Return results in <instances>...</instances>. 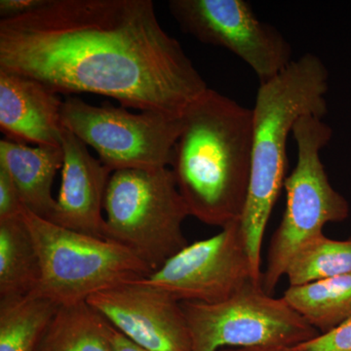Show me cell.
Listing matches in <instances>:
<instances>
[{
    "label": "cell",
    "instance_id": "cell-11",
    "mask_svg": "<svg viewBox=\"0 0 351 351\" xmlns=\"http://www.w3.org/2000/svg\"><path fill=\"white\" fill-rule=\"evenodd\" d=\"M86 302L114 329L145 350L191 351L181 302L141 279L101 291Z\"/></svg>",
    "mask_w": 351,
    "mask_h": 351
},
{
    "label": "cell",
    "instance_id": "cell-5",
    "mask_svg": "<svg viewBox=\"0 0 351 351\" xmlns=\"http://www.w3.org/2000/svg\"><path fill=\"white\" fill-rule=\"evenodd\" d=\"M292 134L297 165L284 182L285 213L270 240L262 276L263 289L271 295L298 251L323 234L327 223L343 221L350 214V203L332 188L321 160L320 152L332 138L331 127L321 117L304 115L297 120Z\"/></svg>",
    "mask_w": 351,
    "mask_h": 351
},
{
    "label": "cell",
    "instance_id": "cell-16",
    "mask_svg": "<svg viewBox=\"0 0 351 351\" xmlns=\"http://www.w3.org/2000/svg\"><path fill=\"white\" fill-rule=\"evenodd\" d=\"M40 274L38 250L22 215L0 221V298L32 294Z\"/></svg>",
    "mask_w": 351,
    "mask_h": 351
},
{
    "label": "cell",
    "instance_id": "cell-22",
    "mask_svg": "<svg viewBox=\"0 0 351 351\" xmlns=\"http://www.w3.org/2000/svg\"><path fill=\"white\" fill-rule=\"evenodd\" d=\"M46 0H1L0 16L1 20L15 19L40 8Z\"/></svg>",
    "mask_w": 351,
    "mask_h": 351
},
{
    "label": "cell",
    "instance_id": "cell-1",
    "mask_svg": "<svg viewBox=\"0 0 351 351\" xmlns=\"http://www.w3.org/2000/svg\"><path fill=\"white\" fill-rule=\"evenodd\" d=\"M0 71L180 117L209 89L152 0H46L1 20Z\"/></svg>",
    "mask_w": 351,
    "mask_h": 351
},
{
    "label": "cell",
    "instance_id": "cell-8",
    "mask_svg": "<svg viewBox=\"0 0 351 351\" xmlns=\"http://www.w3.org/2000/svg\"><path fill=\"white\" fill-rule=\"evenodd\" d=\"M61 119L64 128L93 147L112 172L170 167L182 130V117L133 113L108 101L93 106L78 98L63 101Z\"/></svg>",
    "mask_w": 351,
    "mask_h": 351
},
{
    "label": "cell",
    "instance_id": "cell-6",
    "mask_svg": "<svg viewBox=\"0 0 351 351\" xmlns=\"http://www.w3.org/2000/svg\"><path fill=\"white\" fill-rule=\"evenodd\" d=\"M104 209L106 239L123 245L156 271L188 246L189 211L171 168L114 171Z\"/></svg>",
    "mask_w": 351,
    "mask_h": 351
},
{
    "label": "cell",
    "instance_id": "cell-4",
    "mask_svg": "<svg viewBox=\"0 0 351 351\" xmlns=\"http://www.w3.org/2000/svg\"><path fill=\"white\" fill-rule=\"evenodd\" d=\"M40 261V279L31 295L69 306L101 291L145 278L152 269L134 252L112 240L73 232L22 212Z\"/></svg>",
    "mask_w": 351,
    "mask_h": 351
},
{
    "label": "cell",
    "instance_id": "cell-3",
    "mask_svg": "<svg viewBox=\"0 0 351 351\" xmlns=\"http://www.w3.org/2000/svg\"><path fill=\"white\" fill-rule=\"evenodd\" d=\"M329 71L316 55L306 53L282 73L258 87L253 108L250 186L240 228L252 267L262 280L265 228L285 182L287 141L304 115L324 119Z\"/></svg>",
    "mask_w": 351,
    "mask_h": 351
},
{
    "label": "cell",
    "instance_id": "cell-19",
    "mask_svg": "<svg viewBox=\"0 0 351 351\" xmlns=\"http://www.w3.org/2000/svg\"><path fill=\"white\" fill-rule=\"evenodd\" d=\"M351 274V239L335 240L324 233L302 246L289 265L290 286H301Z\"/></svg>",
    "mask_w": 351,
    "mask_h": 351
},
{
    "label": "cell",
    "instance_id": "cell-18",
    "mask_svg": "<svg viewBox=\"0 0 351 351\" xmlns=\"http://www.w3.org/2000/svg\"><path fill=\"white\" fill-rule=\"evenodd\" d=\"M59 307L34 295L0 298V351H36Z\"/></svg>",
    "mask_w": 351,
    "mask_h": 351
},
{
    "label": "cell",
    "instance_id": "cell-20",
    "mask_svg": "<svg viewBox=\"0 0 351 351\" xmlns=\"http://www.w3.org/2000/svg\"><path fill=\"white\" fill-rule=\"evenodd\" d=\"M298 348L302 351H351V319Z\"/></svg>",
    "mask_w": 351,
    "mask_h": 351
},
{
    "label": "cell",
    "instance_id": "cell-15",
    "mask_svg": "<svg viewBox=\"0 0 351 351\" xmlns=\"http://www.w3.org/2000/svg\"><path fill=\"white\" fill-rule=\"evenodd\" d=\"M112 326L87 302L59 307L36 351H114Z\"/></svg>",
    "mask_w": 351,
    "mask_h": 351
},
{
    "label": "cell",
    "instance_id": "cell-14",
    "mask_svg": "<svg viewBox=\"0 0 351 351\" xmlns=\"http://www.w3.org/2000/svg\"><path fill=\"white\" fill-rule=\"evenodd\" d=\"M63 163L62 145L32 147L7 138L0 141V168L12 180L25 208L48 221L56 204L53 182Z\"/></svg>",
    "mask_w": 351,
    "mask_h": 351
},
{
    "label": "cell",
    "instance_id": "cell-12",
    "mask_svg": "<svg viewBox=\"0 0 351 351\" xmlns=\"http://www.w3.org/2000/svg\"><path fill=\"white\" fill-rule=\"evenodd\" d=\"M62 182L49 221L98 239H106L101 209L112 172L95 158L80 138L66 128L62 136Z\"/></svg>",
    "mask_w": 351,
    "mask_h": 351
},
{
    "label": "cell",
    "instance_id": "cell-9",
    "mask_svg": "<svg viewBox=\"0 0 351 351\" xmlns=\"http://www.w3.org/2000/svg\"><path fill=\"white\" fill-rule=\"evenodd\" d=\"M182 32L202 43L226 48L265 83L292 63V47L274 25L262 22L244 0H171Z\"/></svg>",
    "mask_w": 351,
    "mask_h": 351
},
{
    "label": "cell",
    "instance_id": "cell-24",
    "mask_svg": "<svg viewBox=\"0 0 351 351\" xmlns=\"http://www.w3.org/2000/svg\"><path fill=\"white\" fill-rule=\"evenodd\" d=\"M219 351H302L298 346H254V348H226Z\"/></svg>",
    "mask_w": 351,
    "mask_h": 351
},
{
    "label": "cell",
    "instance_id": "cell-10",
    "mask_svg": "<svg viewBox=\"0 0 351 351\" xmlns=\"http://www.w3.org/2000/svg\"><path fill=\"white\" fill-rule=\"evenodd\" d=\"M239 221L184 247L141 280L178 301L205 304L225 301L251 279L262 283L252 267Z\"/></svg>",
    "mask_w": 351,
    "mask_h": 351
},
{
    "label": "cell",
    "instance_id": "cell-23",
    "mask_svg": "<svg viewBox=\"0 0 351 351\" xmlns=\"http://www.w3.org/2000/svg\"><path fill=\"white\" fill-rule=\"evenodd\" d=\"M112 339L114 351H151L145 350L142 346L136 345L130 339H127L121 332L112 327Z\"/></svg>",
    "mask_w": 351,
    "mask_h": 351
},
{
    "label": "cell",
    "instance_id": "cell-17",
    "mask_svg": "<svg viewBox=\"0 0 351 351\" xmlns=\"http://www.w3.org/2000/svg\"><path fill=\"white\" fill-rule=\"evenodd\" d=\"M284 299L319 334L351 319V274L289 286Z\"/></svg>",
    "mask_w": 351,
    "mask_h": 351
},
{
    "label": "cell",
    "instance_id": "cell-13",
    "mask_svg": "<svg viewBox=\"0 0 351 351\" xmlns=\"http://www.w3.org/2000/svg\"><path fill=\"white\" fill-rule=\"evenodd\" d=\"M63 101L36 80L0 71V129L7 140L61 147Z\"/></svg>",
    "mask_w": 351,
    "mask_h": 351
},
{
    "label": "cell",
    "instance_id": "cell-7",
    "mask_svg": "<svg viewBox=\"0 0 351 351\" xmlns=\"http://www.w3.org/2000/svg\"><path fill=\"white\" fill-rule=\"evenodd\" d=\"M181 304L191 351L298 346L320 335L283 297L267 294L262 283L253 279L225 301Z\"/></svg>",
    "mask_w": 351,
    "mask_h": 351
},
{
    "label": "cell",
    "instance_id": "cell-21",
    "mask_svg": "<svg viewBox=\"0 0 351 351\" xmlns=\"http://www.w3.org/2000/svg\"><path fill=\"white\" fill-rule=\"evenodd\" d=\"M24 208L12 180L0 168V221L19 218Z\"/></svg>",
    "mask_w": 351,
    "mask_h": 351
},
{
    "label": "cell",
    "instance_id": "cell-2",
    "mask_svg": "<svg viewBox=\"0 0 351 351\" xmlns=\"http://www.w3.org/2000/svg\"><path fill=\"white\" fill-rule=\"evenodd\" d=\"M252 151L253 110L210 88L189 106L170 167L191 216L221 228L241 219Z\"/></svg>",
    "mask_w": 351,
    "mask_h": 351
}]
</instances>
